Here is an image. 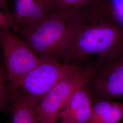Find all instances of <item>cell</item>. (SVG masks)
Wrapping results in <instances>:
<instances>
[{
    "label": "cell",
    "mask_w": 123,
    "mask_h": 123,
    "mask_svg": "<svg viewBox=\"0 0 123 123\" xmlns=\"http://www.w3.org/2000/svg\"><path fill=\"white\" fill-rule=\"evenodd\" d=\"M7 77L4 64L0 62V111L3 108L7 99Z\"/></svg>",
    "instance_id": "cell-13"
},
{
    "label": "cell",
    "mask_w": 123,
    "mask_h": 123,
    "mask_svg": "<svg viewBox=\"0 0 123 123\" xmlns=\"http://www.w3.org/2000/svg\"></svg>",
    "instance_id": "cell-16"
},
{
    "label": "cell",
    "mask_w": 123,
    "mask_h": 123,
    "mask_svg": "<svg viewBox=\"0 0 123 123\" xmlns=\"http://www.w3.org/2000/svg\"><path fill=\"white\" fill-rule=\"evenodd\" d=\"M12 31L43 60L63 64L79 59L64 20L48 16Z\"/></svg>",
    "instance_id": "cell-2"
},
{
    "label": "cell",
    "mask_w": 123,
    "mask_h": 123,
    "mask_svg": "<svg viewBox=\"0 0 123 123\" xmlns=\"http://www.w3.org/2000/svg\"><path fill=\"white\" fill-rule=\"evenodd\" d=\"M87 84L94 101L123 99V53L113 59L95 60Z\"/></svg>",
    "instance_id": "cell-6"
},
{
    "label": "cell",
    "mask_w": 123,
    "mask_h": 123,
    "mask_svg": "<svg viewBox=\"0 0 123 123\" xmlns=\"http://www.w3.org/2000/svg\"><path fill=\"white\" fill-rule=\"evenodd\" d=\"M16 26V23L11 13H4L0 11V28L13 30Z\"/></svg>",
    "instance_id": "cell-14"
},
{
    "label": "cell",
    "mask_w": 123,
    "mask_h": 123,
    "mask_svg": "<svg viewBox=\"0 0 123 123\" xmlns=\"http://www.w3.org/2000/svg\"><path fill=\"white\" fill-rule=\"evenodd\" d=\"M0 10L4 13H10L7 7V0H0Z\"/></svg>",
    "instance_id": "cell-15"
},
{
    "label": "cell",
    "mask_w": 123,
    "mask_h": 123,
    "mask_svg": "<svg viewBox=\"0 0 123 123\" xmlns=\"http://www.w3.org/2000/svg\"><path fill=\"white\" fill-rule=\"evenodd\" d=\"M11 100L12 123H36L35 110L37 105L35 103L19 95Z\"/></svg>",
    "instance_id": "cell-10"
},
{
    "label": "cell",
    "mask_w": 123,
    "mask_h": 123,
    "mask_svg": "<svg viewBox=\"0 0 123 123\" xmlns=\"http://www.w3.org/2000/svg\"><path fill=\"white\" fill-rule=\"evenodd\" d=\"M79 58L113 59L123 53V24L115 17L112 0L91 7L64 21Z\"/></svg>",
    "instance_id": "cell-1"
},
{
    "label": "cell",
    "mask_w": 123,
    "mask_h": 123,
    "mask_svg": "<svg viewBox=\"0 0 123 123\" xmlns=\"http://www.w3.org/2000/svg\"><path fill=\"white\" fill-rule=\"evenodd\" d=\"M94 99L87 83L73 93L62 111L60 123H87L90 119Z\"/></svg>",
    "instance_id": "cell-7"
},
{
    "label": "cell",
    "mask_w": 123,
    "mask_h": 123,
    "mask_svg": "<svg viewBox=\"0 0 123 123\" xmlns=\"http://www.w3.org/2000/svg\"><path fill=\"white\" fill-rule=\"evenodd\" d=\"M91 72V66H81L56 84L36 107V123H57L73 93L87 83Z\"/></svg>",
    "instance_id": "cell-4"
},
{
    "label": "cell",
    "mask_w": 123,
    "mask_h": 123,
    "mask_svg": "<svg viewBox=\"0 0 123 123\" xmlns=\"http://www.w3.org/2000/svg\"><path fill=\"white\" fill-rule=\"evenodd\" d=\"M115 103L114 100H111L94 101L91 114L87 123H97L112 108Z\"/></svg>",
    "instance_id": "cell-11"
},
{
    "label": "cell",
    "mask_w": 123,
    "mask_h": 123,
    "mask_svg": "<svg viewBox=\"0 0 123 123\" xmlns=\"http://www.w3.org/2000/svg\"><path fill=\"white\" fill-rule=\"evenodd\" d=\"M111 0H50L49 16L65 21L75 15L95 6Z\"/></svg>",
    "instance_id": "cell-9"
},
{
    "label": "cell",
    "mask_w": 123,
    "mask_h": 123,
    "mask_svg": "<svg viewBox=\"0 0 123 123\" xmlns=\"http://www.w3.org/2000/svg\"><path fill=\"white\" fill-rule=\"evenodd\" d=\"M0 46L7 77V92L43 59L12 29L0 28Z\"/></svg>",
    "instance_id": "cell-5"
},
{
    "label": "cell",
    "mask_w": 123,
    "mask_h": 123,
    "mask_svg": "<svg viewBox=\"0 0 123 123\" xmlns=\"http://www.w3.org/2000/svg\"><path fill=\"white\" fill-rule=\"evenodd\" d=\"M81 66L78 63L68 64L43 60L16 84L8 93V98L21 95L37 105L56 84Z\"/></svg>",
    "instance_id": "cell-3"
},
{
    "label": "cell",
    "mask_w": 123,
    "mask_h": 123,
    "mask_svg": "<svg viewBox=\"0 0 123 123\" xmlns=\"http://www.w3.org/2000/svg\"><path fill=\"white\" fill-rule=\"evenodd\" d=\"M123 119V103L116 102L114 105L97 123H118Z\"/></svg>",
    "instance_id": "cell-12"
},
{
    "label": "cell",
    "mask_w": 123,
    "mask_h": 123,
    "mask_svg": "<svg viewBox=\"0 0 123 123\" xmlns=\"http://www.w3.org/2000/svg\"><path fill=\"white\" fill-rule=\"evenodd\" d=\"M50 3V0H14L13 12L11 13L16 23L15 28L48 17Z\"/></svg>",
    "instance_id": "cell-8"
}]
</instances>
